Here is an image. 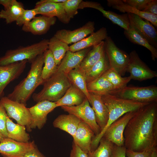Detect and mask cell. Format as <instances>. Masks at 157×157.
<instances>
[{
  "label": "cell",
  "mask_w": 157,
  "mask_h": 157,
  "mask_svg": "<svg viewBox=\"0 0 157 157\" xmlns=\"http://www.w3.org/2000/svg\"><path fill=\"white\" fill-rule=\"evenodd\" d=\"M61 107L65 111L74 115L88 125L94 132L95 136L100 133V129L96 122L94 112L87 98L78 105L62 106Z\"/></svg>",
  "instance_id": "9"
},
{
  "label": "cell",
  "mask_w": 157,
  "mask_h": 157,
  "mask_svg": "<svg viewBox=\"0 0 157 157\" xmlns=\"http://www.w3.org/2000/svg\"><path fill=\"white\" fill-rule=\"evenodd\" d=\"M69 157H88V154L73 142Z\"/></svg>",
  "instance_id": "44"
},
{
  "label": "cell",
  "mask_w": 157,
  "mask_h": 157,
  "mask_svg": "<svg viewBox=\"0 0 157 157\" xmlns=\"http://www.w3.org/2000/svg\"><path fill=\"white\" fill-rule=\"evenodd\" d=\"M110 68L109 61L105 51L101 58L85 73L87 83L101 76Z\"/></svg>",
  "instance_id": "30"
},
{
  "label": "cell",
  "mask_w": 157,
  "mask_h": 157,
  "mask_svg": "<svg viewBox=\"0 0 157 157\" xmlns=\"http://www.w3.org/2000/svg\"><path fill=\"white\" fill-rule=\"evenodd\" d=\"M25 9L23 4L14 0L12 4L8 9L0 11V18L4 19L7 24L16 22Z\"/></svg>",
  "instance_id": "33"
},
{
  "label": "cell",
  "mask_w": 157,
  "mask_h": 157,
  "mask_svg": "<svg viewBox=\"0 0 157 157\" xmlns=\"http://www.w3.org/2000/svg\"><path fill=\"white\" fill-rule=\"evenodd\" d=\"M124 34L126 38L131 42L143 46L148 49L151 53L153 60L155 61L157 59V48L151 45L130 25L128 30L124 31Z\"/></svg>",
  "instance_id": "29"
},
{
  "label": "cell",
  "mask_w": 157,
  "mask_h": 157,
  "mask_svg": "<svg viewBox=\"0 0 157 157\" xmlns=\"http://www.w3.org/2000/svg\"><path fill=\"white\" fill-rule=\"evenodd\" d=\"M154 149H149L140 152H135L126 149V154L128 157H151Z\"/></svg>",
  "instance_id": "42"
},
{
  "label": "cell",
  "mask_w": 157,
  "mask_h": 157,
  "mask_svg": "<svg viewBox=\"0 0 157 157\" xmlns=\"http://www.w3.org/2000/svg\"><path fill=\"white\" fill-rule=\"evenodd\" d=\"M6 129L8 138L19 142H29V135L26 131V127L15 123L8 116L6 119Z\"/></svg>",
  "instance_id": "27"
},
{
  "label": "cell",
  "mask_w": 157,
  "mask_h": 157,
  "mask_svg": "<svg viewBox=\"0 0 157 157\" xmlns=\"http://www.w3.org/2000/svg\"><path fill=\"white\" fill-rule=\"evenodd\" d=\"M129 55V60L126 72L130 73L131 79L141 81L157 76L156 72L150 68L141 59L135 51H131Z\"/></svg>",
  "instance_id": "10"
},
{
  "label": "cell",
  "mask_w": 157,
  "mask_h": 157,
  "mask_svg": "<svg viewBox=\"0 0 157 157\" xmlns=\"http://www.w3.org/2000/svg\"><path fill=\"white\" fill-rule=\"evenodd\" d=\"M81 121L73 115L62 114L55 119L53 124L54 127L66 132L73 137Z\"/></svg>",
  "instance_id": "25"
},
{
  "label": "cell",
  "mask_w": 157,
  "mask_h": 157,
  "mask_svg": "<svg viewBox=\"0 0 157 157\" xmlns=\"http://www.w3.org/2000/svg\"><path fill=\"white\" fill-rule=\"evenodd\" d=\"M0 103L9 118L14 119L17 124L25 126L27 131L30 132L31 116L29 108L26 105L11 100L7 97H2Z\"/></svg>",
  "instance_id": "8"
},
{
  "label": "cell",
  "mask_w": 157,
  "mask_h": 157,
  "mask_svg": "<svg viewBox=\"0 0 157 157\" xmlns=\"http://www.w3.org/2000/svg\"><path fill=\"white\" fill-rule=\"evenodd\" d=\"M4 138L5 137L0 131V142L2 141Z\"/></svg>",
  "instance_id": "51"
},
{
  "label": "cell",
  "mask_w": 157,
  "mask_h": 157,
  "mask_svg": "<svg viewBox=\"0 0 157 157\" xmlns=\"http://www.w3.org/2000/svg\"><path fill=\"white\" fill-rule=\"evenodd\" d=\"M95 136L94 132L87 124L81 121L73 138V142L88 154L91 151L92 140Z\"/></svg>",
  "instance_id": "20"
},
{
  "label": "cell",
  "mask_w": 157,
  "mask_h": 157,
  "mask_svg": "<svg viewBox=\"0 0 157 157\" xmlns=\"http://www.w3.org/2000/svg\"><path fill=\"white\" fill-rule=\"evenodd\" d=\"M101 98L108 110V119L105 127L93 139L91 146V151H94L97 148L105 131L113 122L125 113L135 111L150 103L124 99L111 94L101 96Z\"/></svg>",
  "instance_id": "3"
},
{
  "label": "cell",
  "mask_w": 157,
  "mask_h": 157,
  "mask_svg": "<svg viewBox=\"0 0 157 157\" xmlns=\"http://www.w3.org/2000/svg\"><path fill=\"white\" fill-rule=\"evenodd\" d=\"M120 98L141 103L157 102V87L126 86L112 94Z\"/></svg>",
  "instance_id": "6"
},
{
  "label": "cell",
  "mask_w": 157,
  "mask_h": 157,
  "mask_svg": "<svg viewBox=\"0 0 157 157\" xmlns=\"http://www.w3.org/2000/svg\"><path fill=\"white\" fill-rule=\"evenodd\" d=\"M126 149L140 152L154 149L157 145V102L137 110L124 130Z\"/></svg>",
  "instance_id": "1"
},
{
  "label": "cell",
  "mask_w": 157,
  "mask_h": 157,
  "mask_svg": "<svg viewBox=\"0 0 157 157\" xmlns=\"http://www.w3.org/2000/svg\"><path fill=\"white\" fill-rule=\"evenodd\" d=\"M136 110L125 113L113 122L105 131L102 137L117 146L124 145V130L129 121Z\"/></svg>",
  "instance_id": "11"
},
{
  "label": "cell",
  "mask_w": 157,
  "mask_h": 157,
  "mask_svg": "<svg viewBox=\"0 0 157 157\" xmlns=\"http://www.w3.org/2000/svg\"><path fill=\"white\" fill-rule=\"evenodd\" d=\"M105 52L104 41H102L93 46L84 58L78 67L85 75L102 57Z\"/></svg>",
  "instance_id": "24"
},
{
  "label": "cell",
  "mask_w": 157,
  "mask_h": 157,
  "mask_svg": "<svg viewBox=\"0 0 157 157\" xmlns=\"http://www.w3.org/2000/svg\"><path fill=\"white\" fill-rule=\"evenodd\" d=\"M42 90L32 95L34 101L39 102L47 100L56 102L65 94L71 84L67 74L56 72L45 81Z\"/></svg>",
  "instance_id": "4"
},
{
  "label": "cell",
  "mask_w": 157,
  "mask_h": 157,
  "mask_svg": "<svg viewBox=\"0 0 157 157\" xmlns=\"http://www.w3.org/2000/svg\"><path fill=\"white\" fill-rule=\"evenodd\" d=\"M130 25L149 43L157 48L156 30L149 22L133 13H128Z\"/></svg>",
  "instance_id": "13"
},
{
  "label": "cell",
  "mask_w": 157,
  "mask_h": 157,
  "mask_svg": "<svg viewBox=\"0 0 157 157\" xmlns=\"http://www.w3.org/2000/svg\"><path fill=\"white\" fill-rule=\"evenodd\" d=\"M37 15L35 8L31 9H25L15 22L16 24L19 26H22L31 21Z\"/></svg>",
  "instance_id": "39"
},
{
  "label": "cell",
  "mask_w": 157,
  "mask_h": 157,
  "mask_svg": "<svg viewBox=\"0 0 157 157\" xmlns=\"http://www.w3.org/2000/svg\"><path fill=\"white\" fill-rule=\"evenodd\" d=\"M49 40L44 39L31 45L7 50L4 55L0 57V65H5L25 60L31 63L38 56L48 49Z\"/></svg>",
  "instance_id": "5"
},
{
  "label": "cell",
  "mask_w": 157,
  "mask_h": 157,
  "mask_svg": "<svg viewBox=\"0 0 157 157\" xmlns=\"http://www.w3.org/2000/svg\"><path fill=\"white\" fill-rule=\"evenodd\" d=\"M88 91L101 96L112 94L116 90L110 82L102 76L87 83Z\"/></svg>",
  "instance_id": "28"
},
{
  "label": "cell",
  "mask_w": 157,
  "mask_h": 157,
  "mask_svg": "<svg viewBox=\"0 0 157 157\" xmlns=\"http://www.w3.org/2000/svg\"><path fill=\"white\" fill-rule=\"evenodd\" d=\"M23 157H46L38 150L36 146L26 152Z\"/></svg>",
  "instance_id": "47"
},
{
  "label": "cell",
  "mask_w": 157,
  "mask_h": 157,
  "mask_svg": "<svg viewBox=\"0 0 157 157\" xmlns=\"http://www.w3.org/2000/svg\"><path fill=\"white\" fill-rule=\"evenodd\" d=\"M94 22L89 21L81 27L73 31L62 29L57 31L54 36L69 45L77 42L94 32Z\"/></svg>",
  "instance_id": "14"
},
{
  "label": "cell",
  "mask_w": 157,
  "mask_h": 157,
  "mask_svg": "<svg viewBox=\"0 0 157 157\" xmlns=\"http://www.w3.org/2000/svg\"><path fill=\"white\" fill-rule=\"evenodd\" d=\"M99 11L102 13L104 17L124 30H128L129 28L130 22L127 13L120 15L111 11L105 10L104 8L100 9Z\"/></svg>",
  "instance_id": "36"
},
{
  "label": "cell",
  "mask_w": 157,
  "mask_h": 157,
  "mask_svg": "<svg viewBox=\"0 0 157 157\" xmlns=\"http://www.w3.org/2000/svg\"><path fill=\"white\" fill-rule=\"evenodd\" d=\"M14 0H0V4L4 7V9L6 10L9 8L12 5Z\"/></svg>",
  "instance_id": "48"
},
{
  "label": "cell",
  "mask_w": 157,
  "mask_h": 157,
  "mask_svg": "<svg viewBox=\"0 0 157 157\" xmlns=\"http://www.w3.org/2000/svg\"><path fill=\"white\" fill-rule=\"evenodd\" d=\"M48 49L52 54L56 63L58 66L66 53L69 50V46L53 35L49 40Z\"/></svg>",
  "instance_id": "31"
},
{
  "label": "cell",
  "mask_w": 157,
  "mask_h": 157,
  "mask_svg": "<svg viewBox=\"0 0 157 157\" xmlns=\"http://www.w3.org/2000/svg\"><path fill=\"white\" fill-rule=\"evenodd\" d=\"M57 107L56 102L44 100L29 108L31 116L30 131L36 128L41 129L46 123L48 114Z\"/></svg>",
  "instance_id": "12"
},
{
  "label": "cell",
  "mask_w": 157,
  "mask_h": 157,
  "mask_svg": "<svg viewBox=\"0 0 157 157\" xmlns=\"http://www.w3.org/2000/svg\"><path fill=\"white\" fill-rule=\"evenodd\" d=\"M86 98L81 90L71 84L64 95L56 103L57 107L78 106L81 104Z\"/></svg>",
  "instance_id": "26"
},
{
  "label": "cell",
  "mask_w": 157,
  "mask_h": 157,
  "mask_svg": "<svg viewBox=\"0 0 157 157\" xmlns=\"http://www.w3.org/2000/svg\"><path fill=\"white\" fill-rule=\"evenodd\" d=\"M108 6L123 13H131L136 15L150 22L156 27H157V15L139 11L124 2L122 0H107Z\"/></svg>",
  "instance_id": "23"
},
{
  "label": "cell",
  "mask_w": 157,
  "mask_h": 157,
  "mask_svg": "<svg viewBox=\"0 0 157 157\" xmlns=\"http://www.w3.org/2000/svg\"><path fill=\"white\" fill-rule=\"evenodd\" d=\"M82 1V0H65L62 2L65 11L69 20L78 13V7Z\"/></svg>",
  "instance_id": "38"
},
{
  "label": "cell",
  "mask_w": 157,
  "mask_h": 157,
  "mask_svg": "<svg viewBox=\"0 0 157 157\" xmlns=\"http://www.w3.org/2000/svg\"><path fill=\"white\" fill-rule=\"evenodd\" d=\"M130 6L137 10L143 11L151 0H122Z\"/></svg>",
  "instance_id": "40"
},
{
  "label": "cell",
  "mask_w": 157,
  "mask_h": 157,
  "mask_svg": "<svg viewBox=\"0 0 157 157\" xmlns=\"http://www.w3.org/2000/svg\"><path fill=\"white\" fill-rule=\"evenodd\" d=\"M126 149L124 145L119 146L114 144L112 153L110 157H126Z\"/></svg>",
  "instance_id": "45"
},
{
  "label": "cell",
  "mask_w": 157,
  "mask_h": 157,
  "mask_svg": "<svg viewBox=\"0 0 157 157\" xmlns=\"http://www.w3.org/2000/svg\"><path fill=\"white\" fill-rule=\"evenodd\" d=\"M89 94L90 104L92 106L95 113L96 122L101 131L107 125L108 119V110L103 102L101 96L92 93Z\"/></svg>",
  "instance_id": "21"
},
{
  "label": "cell",
  "mask_w": 157,
  "mask_h": 157,
  "mask_svg": "<svg viewBox=\"0 0 157 157\" xmlns=\"http://www.w3.org/2000/svg\"><path fill=\"white\" fill-rule=\"evenodd\" d=\"M44 66L42 72V77L44 82L55 73L57 69L58 66L51 51L48 49L43 53Z\"/></svg>",
  "instance_id": "35"
},
{
  "label": "cell",
  "mask_w": 157,
  "mask_h": 157,
  "mask_svg": "<svg viewBox=\"0 0 157 157\" xmlns=\"http://www.w3.org/2000/svg\"><path fill=\"white\" fill-rule=\"evenodd\" d=\"M65 1V0H41L38 1L36 3H41L46 2L60 3L63 2Z\"/></svg>",
  "instance_id": "49"
},
{
  "label": "cell",
  "mask_w": 157,
  "mask_h": 157,
  "mask_svg": "<svg viewBox=\"0 0 157 157\" xmlns=\"http://www.w3.org/2000/svg\"><path fill=\"white\" fill-rule=\"evenodd\" d=\"M35 145L34 141L22 143L5 138L0 142V154L3 157H23Z\"/></svg>",
  "instance_id": "15"
},
{
  "label": "cell",
  "mask_w": 157,
  "mask_h": 157,
  "mask_svg": "<svg viewBox=\"0 0 157 157\" xmlns=\"http://www.w3.org/2000/svg\"><path fill=\"white\" fill-rule=\"evenodd\" d=\"M31 63L30 69L26 77L16 85L7 96L11 100L26 106L36 89L44 82L42 77L44 63L43 53L38 56Z\"/></svg>",
  "instance_id": "2"
},
{
  "label": "cell",
  "mask_w": 157,
  "mask_h": 157,
  "mask_svg": "<svg viewBox=\"0 0 157 157\" xmlns=\"http://www.w3.org/2000/svg\"><path fill=\"white\" fill-rule=\"evenodd\" d=\"M99 144L95 150L87 154L88 157H110L114 144L103 137L100 139Z\"/></svg>",
  "instance_id": "37"
},
{
  "label": "cell",
  "mask_w": 157,
  "mask_h": 157,
  "mask_svg": "<svg viewBox=\"0 0 157 157\" xmlns=\"http://www.w3.org/2000/svg\"><path fill=\"white\" fill-rule=\"evenodd\" d=\"M105 40V51L110 68L114 69L121 76H124L129 62V55L117 47L110 37L108 36Z\"/></svg>",
  "instance_id": "7"
},
{
  "label": "cell",
  "mask_w": 157,
  "mask_h": 157,
  "mask_svg": "<svg viewBox=\"0 0 157 157\" xmlns=\"http://www.w3.org/2000/svg\"><path fill=\"white\" fill-rule=\"evenodd\" d=\"M78 67L72 70L67 75L71 84L81 90L90 103V94L87 89L85 75L80 71Z\"/></svg>",
  "instance_id": "32"
},
{
  "label": "cell",
  "mask_w": 157,
  "mask_h": 157,
  "mask_svg": "<svg viewBox=\"0 0 157 157\" xmlns=\"http://www.w3.org/2000/svg\"><path fill=\"white\" fill-rule=\"evenodd\" d=\"M143 11L157 15V0H151Z\"/></svg>",
  "instance_id": "46"
},
{
  "label": "cell",
  "mask_w": 157,
  "mask_h": 157,
  "mask_svg": "<svg viewBox=\"0 0 157 157\" xmlns=\"http://www.w3.org/2000/svg\"><path fill=\"white\" fill-rule=\"evenodd\" d=\"M87 8L95 9L98 10L100 9L104 8L98 2L82 0L79 5L78 9Z\"/></svg>",
  "instance_id": "43"
},
{
  "label": "cell",
  "mask_w": 157,
  "mask_h": 157,
  "mask_svg": "<svg viewBox=\"0 0 157 157\" xmlns=\"http://www.w3.org/2000/svg\"><path fill=\"white\" fill-rule=\"evenodd\" d=\"M7 116L5 109L0 103V131L5 138H8L6 129Z\"/></svg>",
  "instance_id": "41"
},
{
  "label": "cell",
  "mask_w": 157,
  "mask_h": 157,
  "mask_svg": "<svg viewBox=\"0 0 157 157\" xmlns=\"http://www.w3.org/2000/svg\"><path fill=\"white\" fill-rule=\"evenodd\" d=\"M28 62L25 60L5 65H0V99L3 97L6 86L23 72Z\"/></svg>",
  "instance_id": "16"
},
{
  "label": "cell",
  "mask_w": 157,
  "mask_h": 157,
  "mask_svg": "<svg viewBox=\"0 0 157 157\" xmlns=\"http://www.w3.org/2000/svg\"><path fill=\"white\" fill-rule=\"evenodd\" d=\"M56 17H49L41 15L35 17L31 21L22 26L24 32H30L35 35L46 33L50 27L56 23Z\"/></svg>",
  "instance_id": "18"
},
{
  "label": "cell",
  "mask_w": 157,
  "mask_h": 157,
  "mask_svg": "<svg viewBox=\"0 0 157 157\" xmlns=\"http://www.w3.org/2000/svg\"><path fill=\"white\" fill-rule=\"evenodd\" d=\"M92 47L75 52L69 50L67 51L58 65L56 72H63L67 74L72 70L79 66L84 58Z\"/></svg>",
  "instance_id": "19"
},
{
  "label": "cell",
  "mask_w": 157,
  "mask_h": 157,
  "mask_svg": "<svg viewBox=\"0 0 157 157\" xmlns=\"http://www.w3.org/2000/svg\"><path fill=\"white\" fill-rule=\"evenodd\" d=\"M107 78L111 83L116 91L127 86L131 80L130 76L122 77L114 69L110 68L102 76Z\"/></svg>",
  "instance_id": "34"
},
{
  "label": "cell",
  "mask_w": 157,
  "mask_h": 157,
  "mask_svg": "<svg viewBox=\"0 0 157 157\" xmlns=\"http://www.w3.org/2000/svg\"><path fill=\"white\" fill-rule=\"evenodd\" d=\"M151 157H157V148H155L153 151Z\"/></svg>",
  "instance_id": "50"
},
{
  "label": "cell",
  "mask_w": 157,
  "mask_h": 157,
  "mask_svg": "<svg viewBox=\"0 0 157 157\" xmlns=\"http://www.w3.org/2000/svg\"><path fill=\"white\" fill-rule=\"evenodd\" d=\"M35 8L38 14L49 17H57L63 23H68L70 20L65 11L62 2L36 3Z\"/></svg>",
  "instance_id": "17"
},
{
  "label": "cell",
  "mask_w": 157,
  "mask_h": 157,
  "mask_svg": "<svg viewBox=\"0 0 157 157\" xmlns=\"http://www.w3.org/2000/svg\"><path fill=\"white\" fill-rule=\"evenodd\" d=\"M107 36L106 28L102 27L88 37L69 46V50L75 52L92 47L105 40Z\"/></svg>",
  "instance_id": "22"
}]
</instances>
